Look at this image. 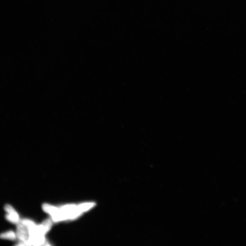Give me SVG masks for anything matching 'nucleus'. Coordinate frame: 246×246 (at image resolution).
Segmentation results:
<instances>
[{
    "label": "nucleus",
    "mask_w": 246,
    "mask_h": 246,
    "mask_svg": "<svg viewBox=\"0 0 246 246\" xmlns=\"http://www.w3.org/2000/svg\"><path fill=\"white\" fill-rule=\"evenodd\" d=\"M17 238L16 233L14 231L9 230L0 234V238L14 241Z\"/></svg>",
    "instance_id": "obj_5"
},
{
    "label": "nucleus",
    "mask_w": 246,
    "mask_h": 246,
    "mask_svg": "<svg viewBox=\"0 0 246 246\" xmlns=\"http://www.w3.org/2000/svg\"><path fill=\"white\" fill-rule=\"evenodd\" d=\"M95 204L94 203H85L78 205L77 209L81 212L82 213L90 209L92 207L95 206Z\"/></svg>",
    "instance_id": "obj_6"
},
{
    "label": "nucleus",
    "mask_w": 246,
    "mask_h": 246,
    "mask_svg": "<svg viewBox=\"0 0 246 246\" xmlns=\"http://www.w3.org/2000/svg\"><path fill=\"white\" fill-rule=\"evenodd\" d=\"M4 210L7 213L5 215L6 219L11 223L17 224L20 222L19 215L14 207L9 204L5 205Z\"/></svg>",
    "instance_id": "obj_1"
},
{
    "label": "nucleus",
    "mask_w": 246,
    "mask_h": 246,
    "mask_svg": "<svg viewBox=\"0 0 246 246\" xmlns=\"http://www.w3.org/2000/svg\"><path fill=\"white\" fill-rule=\"evenodd\" d=\"M52 225V222L50 219L46 220L40 225L37 226L35 235L34 236L40 235L44 236V234L50 229Z\"/></svg>",
    "instance_id": "obj_3"
},
{
    "label": "nucleus",
    "mask_w": 246,
    "mask_h": 246,
    "mask_svg": "<svg viewBox=\"0 0 246 246\" xmlns=\"http://www.w3.org/2000/svg\"><path fill=\"white\" fill-rule=\"evenodd\" d=\"M16 234L17 238L25 244L29 240V236L28 230L21 222L17 224Z\"/></svg>",
    "instance_id": "obj_2"
},
{
    "label": "nucleus",
    "mask_w": 246,
    "mask_h": 246,
    "mask_svg": "<svg viewBox=\"0 0 246 246\" xmlns=\"http://www.w3.org/2000/svg\"><path fill=\"white\" fill-rule=\"evenodd\" d=\"M42 209L44 212L52 216V217L56 215L61 212L60 208L47 204L43 205Z\"/></svg>",
    "instance_id": "obj_4"
},
{
    "label": "nucleus",
    "mask_w": 246,
    "mask_h": 246,
    "mask_svg": "<svg viewBox=\"0 0 246 246\" xmlns=\"http://www.w3.org/2000/svg\"><path fill=\"white\" fill-rule=\"evenodd\" d=\"M77 207V206L76 205L71 204L64 205L61 207L60 209L61 212H68L76 210Z\"/></svg>",
    "instance_id": "obj_7"
}]
</instances>
